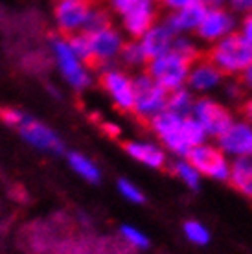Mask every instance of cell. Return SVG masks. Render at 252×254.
Listing matches in <instances>:
<instances>
[{"label": "cell", "instance_id": "1", "mask_svg": "<svg viewBox=\"0 0 252 254\" xmlns=\"http://www.w3.org/2000/svg\"><path fill=\"white\" fill-rule=\"evenodd\" d=\"M151 131L162 142L166 151H171L177 157H186L191 147L206 142L208 134L204 133L201 124L193 116H177L171 111L164 109L149 120Z\"/></svg>", "mask_w": 252, "mask_h": 254}, {"label": "cell", "instance_id": "2", "mask_svg": "<svg viewBox=\"0 0 252 254\" xmlns=\"http://www.w3.org/2000/svg\"><path fill=\"white\" fill-rule=\"evenodd\" d=\"M208 59L225 76H240L252 61V46L240 32H234L212 45Z\"/></svg>", "mask_w": 252, "mask_h": 254}, {"label": "cell", "instance_id": "3", "mask_svg": "<svg viewBox=\"0 0 252 254\" xmlns=\"http://www.w3.org/2000/svg\"><path fill=\"white\" fill-rule=\"evenodd\" d=\"M189 64L191 61L179 56L177 52L170 50L158 58L149 59L145 66H147V74L153 77V81L158 83L168 92H173L177 89L186 87Z\"/></svg>", "mask_w": 252, "mask_h": 254}, {"label": "cell", "instance_id": "4", "mask_svg": "<svg viewBox=\"0 0 252 254\" xmlns=\"http://www.w3.org/2000/svg\"><path fill=\"white\" fill-rule=\"evenodd\" d=\"M134 85V103L132 113L140 120H151L153 116L162 113L168 105V90H164L158 83L153 81V77L145 72L132 77Z\"/></svg>", "mask_w": 252, "mask_h": 254}, {"label": "cell", "instance_id": "5", "mask_svg": "<svg viewBox=\"0 0 252 254\" xmlns=\"http://www.w3.org/2000/svg\"><path fill=\"white\" fill-rule=\"evenodd\" d=\"M184 159L201 173L202 177H208L212 181H227L230 172V160L217 146L202 142L199 146L191 147Z\"/></svg>", "mask_w": 252, "mask_h": 254}, {"label": "cell", "instance_id": "6", "mask_svg": "<svg viewBox=\"0 0 252 254\" xmlns=\"http://www.w3.org/2000/svg\"><path fill=\"white\" fill-rule=\"evenodd\" d=\"M191 116L201 124L204 133L208 136H214V138H217L234 122L232 113L223 103H219L217 100H212V98H206V96L195 98Z\"/></svg>", "mask_w": 252, "mask_h": 254}, {"label": "cell", "instance_id": "7", "mask_svg": "<svg viewBox=\"0 0 252 254\" xmlns=\"http://www.w3.org/2000/svg\"><path fill=\"white\" fill-rule=\"evenodd\" d=\"M238 17L227 7H215V9H204L201 22L197 26L195 35L204 43L214 45L223 37L238 32Z\"/></svg>", "mask_w": 252, "mask_h": 254}, {"label": "cell", "instance_id": "8", "mask_svg": "<svg viewBox=\"0 0 252 254\" xmlns=\"http://www.w3.org/2000/svg\"><path fill=\"white\" fill-rule=\"evenodd\" d=\"M52 52L56 63L63 72L64 79L74 87V89H87L90 85V72L85 66L83 61L76 58V54L70 50L66 39H54L52 41Z\"/></svg>", "mask_w": 252, "mask_h": 254}, {"label": "cell", "instance_id": "9", "mask_svg": "<svg viewBox=\"0 0 252 254\" xmlns=\"http://www.w3.org/2000/svg\"><path fill=\"white\" fill-rule=\"evenodd\" d=\"M101 87L105 89L114 105L120 111H132V103H134V85H132V77L126 74L124 70L109 66L101 72L100 76Z\"/></svg>", "mask_w": 252, "mask_h": 254}, {"label": "cell", "instance_id": "10", "mask_svg": "<svg viewBox=\"0 0 252 254\" xmlns=\"http://www.w3.org/2000/svg\"><path fill=\"white\" fill-rule=\"evenodd\" d=\"M217 147L227 157H252V124L247 120H234L217 136Z\"/></svg>", "mask_w": 252, "mask_h": 254}, {"label": "cell", "instance_id": "11", "mask_svg": "<svg viewBox=\"0 0 252 254\" xmlns=\"http://www.w3.org/2000/svg\"><path fill=\"white\" fill-rule=\"evenodd\" d=\"M88 41H90V50H92V66H105V68H109V63H113L120 56L122 46L126 43L122 33L114 26L90 33Z\"/></svg>", "mask_w": 252, "mask_h": 254}, {"label": "cell", "instance_id": "12", "mask_svg": "<svg viewBox=\"0 0 252 254\" xmlns=\"http://www.w3.org/2000/svg\"><path fill=\"white\" fill-rule=\"evenodd\" d=\"M94 0H56V22L64 35L81 32Z\"/></svg>", "mask_w": 252, "mask_h": 254}, {"label": "cell", "instance_id": "13", "mask_svg": "<svg viewBox=\"0 0 252 254\" xmlns=\"http://www.w3.org/2000/svg\"><path fill=\"white\" fill-rule=\"evenodd\" d=\"M223 77H225V74H223L208 58L206 59L199 58L189 64L186 87H188L193 94H195V92L206 94V92H212V90H215L217 87H221Z\"/></svg>", "mask_w": 252, "mask_h": 254}, {"label": "cell", "instance_id": "14", "mask_svg": "<svg viewBox=\"0 0 252 254\" xmlns=\"http://www.w3.org/2000/svg\"><path fill=\"white\" fill-rule=\"evenodd\" d=\"M157 22V6L155 0H142L127 13L122 15L124 32L132 39H140Z\"/></svg>", "mask_w": 252, "mask_h": 254}, {"label": "cell", "instance_id": "15", "mask_svg": "<svg viewBox=\"0 0 252 254\" xmlns=\"http://www.w3.org/2000/svg\"><path fill=\"white\" fill-rule=\"evenodd\" d=\"M19 133L22 134V138L26 142H30L32 146L39 147V149H44V151L61 153L64 149L61 138L52 131L50 127L43 126L41 122H37L32 116H28L24 124L19 127Z\"/></svg>", "mask_w": 252, "mask_h": 254}, {"label": "cell", "instance_id": "16", "mask_svg": "<svg viewBox=\"0 0 252 254\" xmlns=\"http://www.w3.org/2000/svg\"><path fill=\"white\" fill-rule=\"evenodd\" d=\"M126 153L140 164L151 170H162L168 164V151L160 144L147 142V140H131L124 144Z\"/></svg>", "mask_w": 252, "mask_h": 254}, {"label": "cell", "instance_id": "17", "mask_svg": "<svg viewBox=\"0 0 252 254\" xmlns=\"http://www.w3.org/2000/svg\"><path fill=\"white\" fill-rule=\"evenodd\" d=\"M175 41V33L171 32V28L166 22H155L147 32L138 39L140 46L147 59L158 58L166 52L171 50Z\"/></svg>", "mask_w": 252, "mask_h": 254}, {"label": "cell", "instance_id": "18", "mask_svg": "<svg viewBox=\"0 0 252 254\" xmlns=\"http://www.w3.org/2000/svg\"><path fill=\"white\" fill-rule=\"evenodd\" d=\"M202 15H204V7L201 4H193L177 11H170L164 22L170 26L175 35H188V33H195Z\"/></svg>", "mask_w": 252, "mask_h": 254}, {"label": "cell", "instance_id": "19", "mask_svg": "<svg viewBox=\"0 0 252 254\" xmlns=\"http://www.w3.org/2000/svg\"><path fill=\"white\" fill-rule=\"evenodd\" d=\"M228 183L236 191L252 199V157H238L230 162Z\"/></svg>", "mask_w": 252, "mask_h": 254}, {"label": "cell", "instance_id": "20", "mask_svg": "<svg viewBox=\"0 0 252 254\" xmlns=\"http://www.w3.org/2000/svg\"><path fill=\"white\" fill-rule=\"evenodd\" d=\"M193 103H195L193 92L188 87H183V89H177L168 94V105H166V109L171 111L173 115L186 118V116H191Z\"/></svg>", "mask_w": 252, "mask_h": 254}, {"label": "cell", "instance_id": "21", "mask_svg": "<svg viewBox=\"0 0 252 254\" xmlns=\"http://www.w3.org/2000/svg\"><path fill=\"white\" fill-rule=\"evenodd\" d=\"M68 164H70V168H72L77 175H81L85 181H88V183H100V179H101L100 168H98L90 159H87L85 155H81V153H77V151L68 153Z\"/></svg>", "mask_w": 252, "mask_h": 254}, {"label": "cell", "instance_id": "22", "mask_svg": "<svg viewBox=\"0 0 252 254\" xmlns=\"http://www.w3.org/2000/svg\"><path fill=\"white\" fill-rule=\"evenodd\" d=\"M171 173H173V175H175L188 190H199V188H201L202 175L197 172L195 168L189 164L184 157H181L179 160L173 162V166H171Z\"/></svg>", "mask_w": 252, "mask_h": 254}, {"label": "cell", "instance_id": "23", "mask_svg": "<svg viewBox=\"0 0 252 254\" xmlns=\"http://www.w3.org/2000/svg\"><path fill=\"white\" fill-rule=\"evenodd\" d=\"M109 26H113L111 13H109L105 7L96 6V4H94V6H92V9H90V13H88L87 20H85V24H83L81 33H87V35H90V33L100 32V30H103V28H109Z\"/></svg>", "mask_w": 252, "mask_h": 254}, {"label": "cell", "instance_id": "24", "mask_svg": "<svg viewBox=\"0 0 252 254\" xmlns=\"http://www.w3.org/2000/svg\"><path fill=\"white\" fill-rule=\"evenodd\" d=\"M118 58H120L127 66H132V68L145 66L147 61H149L147 56L144 54V50H142V46H140L138 39H132V41H129V43H124Z\"/></svg>", "mask_w": 252, "mask_h": 254}, {"label": "cell", "instance_id": "25", "mask_svg": "<svg viewBox=\"0 0 252 254\" xmlns=\"http://www.w3.org/2000/svg\"><path fill=\"white\" fill-rule=\"evenodd\" d=\"M183 230H184L186 240H188L189 243H193V245H199V247L208 245L210 240H212L210 230L206 229V225H202V223L197 221V219H188V221H184Z\"/></svg>", "mask_w": 252, "mask_h": 254}, {"label": "cell", "instance_id": "26", "mask_svg": "<svg viewBox=\"0 0 252 254\" xmlns=\"http://www.w3.org/2000/svg\"><path fill=\"white\" fill-rule=\"evenodd\" d=\"M66 43L79 61L92 66V50H90V41H88L87 33H72V35H68Z\"/></svg>", "mask_w": 252, "mask_h": 254}, {"label": "cell", "instance_id": "27", "mask_svg": "<svg viewBox=\"0 0 252 254\" xmlns=\"http://www.w3.org/2000/svg\"><path fill=\"white\" fill-rule=\"evenodd\" d=\"M171 50L177 52L179 56L186 58L188 61H191V63H193L195 59L201 58V50H199V46H197V43L189 37V35H175V41H173Z\"/></svg>", "mask_w": 252, "mask_h": 254}, {"label": "cell", "instance_id": "28", "mask_svg": "<svg viewBox=\"0 0 252 254\" xmlns=\"http://www.w3.org/2000/svg\"><path fill=\"white\" fill-rule=\"evenodd\" d=\"M120 234L124 238V242L127 245H131L132 249H138V251H144V249L149 247V238L138 230L136 227H132V225H122L120 229Z\"/></svg>", "mask_w": 252, "mask_h": 254}, {"label": "cell", "instance_id": "29", "mask_svg": "<svg viewBox=\"0 0 252 254\" xmlns=\"http://www.w3.org/2000/svg\"><path fill=\"white\" fill-rule=\"evenodd\" d=\"M118 191H120V195L124 197V199H127L129 203L142 204L145 201L144 191L140 190L134 183L127 181V179H120V181H118Z\"/></svg>", "mask_w": 252, "mask_h": 254}, {"label": "cell", "instance_id": "30", "mask_svg": "<svg viewBox=\"0 0 252 254\" xmlns=\"http://www.w3.org/2000/svg\"><path fill=\"white\" fill-rule=\"evenodd\" d=\"M28 116L30 115H26V113H22V111L15 107H0V122H4L9 127H17L19 129Z\"/></svg>", "mask_w": 252, "mask_h": 254}, {"label": "cell", "instance_id": "31", "mask_svg": "<svg viewBox=\"0 0 252 254\" xmlns=\"http://www.w3.org/2000/svg\"><path fill=\"white\" fill-rule=\"evenodd\" d=\"M225 7L234 15H245L252 11V0H225Z\"/></svg>", "mask_w": 252, "mask_h": 254}, {"label": "cell", "instance_id": "32", "mask_svg": "<svg viewBox=\"0 0 252 254\" xmlns=\"http://www.w3.org/2000/svg\"><path fill=\"white\" fill-rule=\"evenodd\" d=\"M138 2H142V0H109V6H111V9L114 13H118L122 17L124 13H127L131 7H134Z\"/></svg>", "mask_w": 252, "mask_h": 254}, {"label": "cell", "instance_id": "33", "mask_svg": "<svg viewBox=\"0 0 252 254\" xmlns=\"http://www.w3.org/2000/svg\"><path fill=\"white\" fill-rule=\"evenodd\" d=\"M238 26H240L241 37L245 39L247 43L252 46V11L245 13V15H243V19H241V22Z\"/></svg>", "mask_w": 252, "mask_h": 254}, {"label": "cell", "instance_id": "34", "mask_svg": "<svg viewBox=\"0 0 252 254\" xmlns=\"http://www.w3.org/2000/svg\"><path fill=\"white\" fill-rule=\"evenodd\" d=\"M170 11H177V9H183V7L193 6V4H199V0H160Z\"/></svg>", "mask_w": 252, "mask_h": 254}, {"label": "cell", "instance_id": "35", "mask_svg": "<svg viewBox=\"0 0 252 254\" xmlns=\"http://www.w3.org/2000/svg\"><path fill=\"white\" fill-rule=\"evenodd\" d=\"M240 83L243 85V89L251 90L252 92V61L249 63V66H247V68L240 74Z\"/></svg>", "mask_w": 252, "mask_h": 254}, {"label": "cell", "instance_id": "36", "mask_svg": "<svg viewBox=\"0 0 252 254\" xmlns=\"http://www.w3.org/2000/svg\"><path fill=\"white\" fill-rule=\"evenodd\" d=\"M245 89H243V85L241 83H236V85H228L227 87V96L230 100H240L241 96H243Z\"/></svg>", "mask_w": 252, "mask_h": 254}, {"label": "cell", "instance_id": "37", "mask_svg": "<svg viewBox=\"0 0 252 254\" xmlns=\"http://www.w3.org/2000/svg\"><path fill=\"white\" fill-rule=\"evenodd\" d=\"M241 113H243V118H245L249 124H252V96H249L247 100H243V103H241Z\"/></svg>", "mask_w": 252, "mask_h": 254}, {"label": "cell", "instance_id": "38", "mask_svg": "<svg viewBox=\"0 0 252 254\" xmlns=\"http://www.w3.org/2000/svg\"><path fill=\"white\" fill-rule=\"evenodd\" d=\"M204 9H215V7H225V0H199Z\"/></svg>", "mask_w": 252, "mask_h": 254}, {"label": "cell", "instance_id": "39", "mask_svg": "<svg viewBox=\"0 0 252 254\" xmlns=\"http://www.w3.org/2000/svg\"><path fill=\"white\" fill-rule=\"evenodd\" d=\"M103 127H105V131H107L109 134H113V136L114 134H120V129H118L116 126H113V124H105Z\"/></svg>", "mask_w": 252, "mask_h": 254}]
</instances>
